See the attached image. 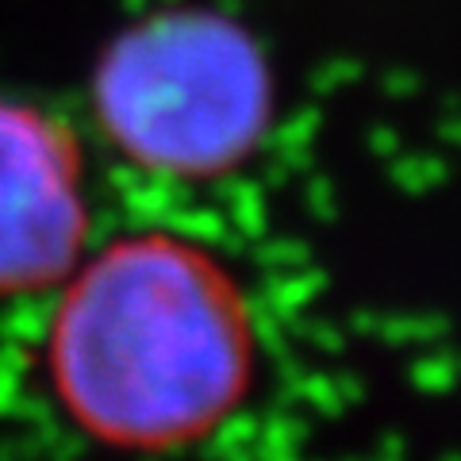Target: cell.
Wrapping results in <instances>:
<instances>
[{
	"label": "cell",
	"instance_id": "cell-1",
	"mask_svg": "<svg viewBox=\"0 0 461 461\" xmlns=\"http://www.w3.org/2000/svg\"><path fill=\"white\" fill-rule=\"evenodd\" d=\"M42 377L66 423L108 450L162 454L212 435L254 381V312L204 242L131 230L54 288Z\"/></svg>",
	"mask_w": 461,
	"mask_h": 461
},
{
	"label": "cell",
	"instance_id": "cell-3",
	"mask_svg": "<svg viewBox=\"0 0 461 461\" xmlns=\"http://www.w3.org/2000/svg\"><path fill=\"white\" fill-rule=\"evenodd\" d=\"M89 166L77 131L0 89V300L54 293L89 254Z\"/></svg>",
	"mask_w": 461,
	"mask_h": 461
},
{
	"label": "cell",
	"instance_id": "cell-2",
	"mask_svg": "<svg viewBox=\"0 0 461 461\" xmlns=\"http://www.w3.org/2000/svg\"><path fill=\"white\" fill-rule=\"evenodd\" d=\"M281 85L247 23L212 5H162L100 42L96 135L158 181L212 185L247 169L277 127Z\"/></svg>",
	"mask_w": 461,
	"mask_h": 461
}]
</instances>
